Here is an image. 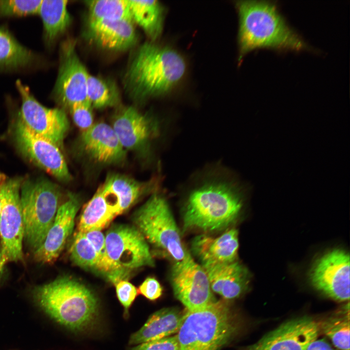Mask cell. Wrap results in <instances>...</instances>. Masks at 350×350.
I'll return each instance as SVG.
<instances>
[{
    "label": "cell",
    "instance_id": "obj_20",
    "mask_svg": "<svg viewBox=\"0 0 350 350\" xmlns=\"http://www.w3.org/2000/svg\"><path fill=\"white\" fill-rule=\"evenodd\" d=\"M212 291L225 300L236 299L248 289L250 275L248 269L237 260L212 265H201Z\"/></svg>",
    "mask_w": 350,
    "mask_h": 350
},
{
    "label": "cell",
    "instance_id": "obj_40",
    "mask_svg": "<svg viewBox=\"0 0 350 350\" xmlns=\"http://www.w3.org/2000/svg\"><path fill=\"white\" fill-rule=\"evenodd\" d=\"M7 176L2 173H0V188L1 184L2 182L4 181V180L6 179Z\"/></svg>",
    "mask_w": 350,
    "mask_h": 350
},
{
    "label": "cell",
    "instance_id": "obj_26",
    "mask_svg": "<svg viewBox=\"0 0 350 350\" xmlns=\"http://www.w3.org/2000/svg\"><path fill=\"white\" fill-rule=\"evenodd\" d=\"M117 215L100 188L84 206L80 215L78 231L85 233L106 228Z\"/></svg>",
    "mask_w": 350,
    "mask_h": 350
},
{
    "label": "cell",
    "instance_id": "obj_36",
    "mask_svg": "<svg viewBox=\"0 0 350 350\" xmlns=\"http://www.w3.org/2000/svg\"><path fill=\"white\" fill-rule=\"evenodd\" d=\"M129 350H179L176 334L143 343Z\"/></svg>",
    "mask_w": 350,
    "mask_h": 350
},
{
    "label": "cell",
    "instance_id": "obj_21",
    "mask_svg": "<svg viewBox=\"0 0 350 350\" xmlns=\"http://www.w3.org/2000/svg\"><path fill=\"white\" fill-rule=\"evenodd\" d=\"M88 39L103 48L116 51L127 50L137 41L134 22L129 19L88 20Z\"/></svg>",
    "mask_w": 350,
    "mask_h": 350
},
{
    "label": "cell",
    "instance_id": "obj_5",
    "mask_svg": "<svg viewBox=\"0 0 350 350\" xmlns=\"http://www.w3.org/2000/svg\"><path fill=\"white\" fill-rule=\"evenodd\" d=\"M237 319L226 300L187 311L176 334L179 350H221L238 331Z\"/></svg>",
    "mask_w": 350,
    "mask_h": 350
},
{
    "label": "cell",
    "instance_id": "obj_34",
    "mask_svg": "<svg viewBox=\"0 0 350 350\" xmlns=\"http://www.w3.org/2000/svg\"><path fill=\"white\" fill-rule=\"evenodd\" d=\"M114 285L117 298L124 309V316L127 318L129 310L139 294L138 289L126 280H121Z\"/></svg>",
    "mask_w": 350,
    "mask_h": 350
},
{
    "label": "cell",
    "instance_id": "obj_25",
    "mask_svg": "<svg viewBox=\"0 0 350 350\" xmlns=\"http://www.w3.org/2000/svg\"><path fill=\"white\" fill-rule=\"evenodd\" d=\"M68 1L43 0L38 13L43 21L44 40L51 45L66 31L71 23L67 9Z\"/></svg>",
    "mask_w": 350,
    "mask_h": 350
},
{
    "label": "cell",
    "instance_id": "obj_2",
    "mask_svg": "<svg viewBox=\"0 0 350 350\" xmlns=\"http://www.w3.org/2000/svg\"><path fill=\"white\" fill-rule=\"evenodd\" d=\"M239 26V60L256 49L277 52L312 51L287 22L275 1L239 0L236 2Z\"/></svg>",
    "mask_w": 350,
    "mask_h": 350
},
{
    "label": "cell",
    "instance_id": "obj_17",
    "mask_svg": "<svg viewBox=\"0 0 350 350\" xmlns=\"http://www.w3.org/2000/svg\"><path fill=\"white\" fill-rule=\"evenodd\" d=\"M79 207L78 196L69 193L67 199L60 205L44 242L33 252L36 262L50 264L58 258L73 231Z\"/></svg>",
    "mask_w": 350,
    "mask_h": 350
},
{
    "label": "cell",
    "instance_id": "obj_33",
    "mask_svg": "<svg viewBox=\"0 0 350 350\" xmlns=\"http://www.w3.org/2000/svg\"><path fill=\"white\" fill-rule=\"evenodd\" d=\"M42 0H0V17L38 13Z\"/></svg>",
    "mask_w": 350,
    "mask_h": 350
},
{
    "label": "cell",
    "instance_id": "obj_12",
    "mask_svg": "<svg viewBox=\"0 0 350 350\" xmlns=\"http://www.w3.org/2000/svg\"><path fill=\"white\" fill-rule=\"evenodd\" d=\"M14 140L19 152L60 181L71 180V175L60 148L30 130L19 118L14 126Z\"/></svg>",
    "mask_w": 350,
    "mask_h": 350
},
{
    "label": "cell",
    "instance_id": "obj_4",
    "mask_svg": "<svg viewBox=\"0 0 350 350\" xmlns=\"http://www.w3.org/2000/svg\"><path fill=\"white\" fill-rule=\"evenodd\" d=\"M34 300L57 322L70 330L85 331L93 327L99 315L98 299L81 281L68 276L60 277L34 287Z\"/></svg>",
    "mask_w": 350,
    "mask_h": 350
},
{
    "label": "cell",
    "instance_id": "obj_30",
    "mask_svg": "<svg viewBox=\"0 0 350 350\" xmlns=\"http://www.w3.org/2000/svg\"><path fill=\"white\" fill-rule=\"evenodd\" d=\"M86 3L88 20H132L128 0H93Z\"/></svg>",
    "mask_w": 350,
    "mask_h": 350
},
{
    "label": "cell",
    "instance_id": "obj_11",
    "mask_svg": "<svg viewBox=\"0 0 350 350\" xmlns=\"http://www.w3.org/2000/svg\"><path fill=\"white\" fill-rule=\"evenodd\" d=\"M16 86L21 98L20 119L32 132L60 148L69 128L65 112L42 105L20 81H17Z\"/></svg>",
    "mask_w": 350,
    "mask_h": 350
},
{
    "label": "cell",
    "instance_id": "obj_13",
    "mask_svg": "<svg viewBox=\"0 0 350 350\" xmlns=\"http://www.w3.org/2000/svg\"><path fill=\"white\" fill-rule=\"evenodd\" d=\"M313 286L339 302L350 299V255L341 249L324 254L313 265L309 274Z\"/></svg>",
    "mask_w": 350,
    "mask_h": 350
},
{
    "label": "cell",
    "instance_id": "obj_18",
    "mask_svg": "<svg viewBox=\"0 0 350 350\" xmlns=\"http://www.w3.org/2000/svg\"><path fill=\"white\" fill-rule=\"evenodd\" d=\"M80 142L85 152L96 162L105 164H117L126 157L122 146L112 126L105 122L94 123L83 131Z\"/></svg>",
    "mask_w": 350,
    "mask_h": 350
},
{
    "label": "cell",
    "instance_id": "obj_24",
    "mask_svg": "<svg viewBox=\"0 0 350 350\" xmlns=\"http://www.w3.org/2000/svg\"><path fill=\"white\" fill-rule=\"evenodd\" d=\"M133 22L137 24L146 35L155 41L163 29L164 8L158 0H128Z\"/></svg>",
    "mask_w": 350,
    "mask_h": 350
},
{
    "label": "cell",
    "instance_id": "obj_19",
    "mask_svg": "<svg viewBox=\"0 0 350 350\" xmlns=\"http://www.w3.org/2000/svg\"><path fill=\"white\" fill-rule=\"evenodd\" d=\"M160 178L140 182L127 175L109 174L99 187L103 195L117 215L128 210L140 197L156 189Z\"/></svg>",
    "mask_w": 350,
    "mask_h": 350
},
{
    "label": "cell",
    "instance_id": "obj_8",
    "mask_svg": "<svg viewBox=\"0 0 350 350\" xmlns=\"http://www.w3.org/2000/svg\"><path fill=\"white\" fill-rule=\"evenodd\" d=\"M105 242L114 284L126 280L135 269L155 265L147 242L135 226L112 225L106 232Z\"/></svg>",
    "mask_w": 350,
    "mask_h": 350
},
{
    "label": "cell",
    "instance_id": "obj_1",
    "mask_svg": "<svg viewBox=\"0 0 350 350\" xmlns=\"http://www.w3.org/2000/svg\"><path fill=\"white\" fill-rule=\"evenodd\" d=\"M183 207V230L204 232L227 228L237 219L242 199L237 182L226 169L208 168L190 181Z\"/></svg>",
    "mask_w": 350,
    "mask_h": 350
},
{
    "label": "cell",
    "instance_id": "obj_31",
    "mask_svg": "<svg viewBox=\"0 0 350 350\" xmlns=\"http://www.w3.org/2000/svg\"><path fill=\"white\" fill-rule=\"evenodd\" d=\"M70 254L71 260L77 265L97 271L99 265L97 253L83 233L77 231L74 234Z\"/></svg>",
    "mask_w": 350,
    "mask_h": 350
},
{
    "label": "cell",
    "instance_id": "obj_10",
    "mask_svg": "<svg viewBox=\"0 0 350 350\" xmlns=\"http://www.w3.org/2000/svg\"><path fill=\"white\" fill-rule=\"evenodd\" d=\"M170 281L175 297L188 311L202 310L217 300L204 269L189 252L173 265Z\"/></svg>",
    "mask_w": 350,
    "mask_h": 350
},
{
    "label": "cell",
    "instance_id": "obj_3",
    "mask_svg": "<svg viewBox=\"0 0 350 350\" xmlns=\"http://www.w3.org/2000/svg\"><path fill=\"white\" fill-rule=\"evenodd\" d=\"M186 70L185 60L177 51L146 42L132 56L125 76V86L135 100L164 95L179 83Z\"/></svg>",
    "mask_w": 350,
    "mask_h": 350
},
{
    "label": "cell",
    "instance_id": "obj_7",
    "mask_svg": "<svg viewBox=\"0 0 350 350\" xmlns=\"http://www.w3.org/2000/svg\"><path fill=\"white\" fill-rule=\"evenodd\" d=\"M135 227L147 243L167 254L175 262L189 252L183 245L179 230L166 198L155 192L135 212Z\"/></svg>",
    "mask_w": 350,
    "mask_h": 350
},
{
    "label": "cell",
    "instance_id": "obj_27",
    "mask_svg": "<svg viewBox=\"0 0 350 350\" xmlns=\"http://www.w3.org/2000/svg\"><path fill=\"white\" fill-rule=\"evenodd\" d=\"M36 60L32 51L20 44L7 29L0 27V68H22Z\"/></svg>",
    "mask_w": 350,
    "mask_h": 350
},
{
    "label": "cell",
    "instance_id": "obj_6",
    "mask_svg": "<svg viewBox=\"0 0 350 350\" xmlns=\"http://www.w3.org/2000/svg\"><path fill=\"white\" fill-rule=\"evenodd\" d=\"M58 186L45 178L23 180L20 200L26 245L35 251L44 242L60 206Z\"/></svg>",
    "mask_w": 350,
    "mask_h": 350
},
{
    "label": "cell",
    "instance_id": "obj_23",
    "mask_svg": "<svg viewBox=\"0 0 350 350\" xmlns=\"http://www.w3.org/2000/svg\"><path fill=\"white\" fill-rule=\"evenodd\" d=\"M186 312L175 307L164 308L155 312L139 330L131 335L129 345H139L176 334Z\"/></svg>",
    "mask_w": 350,
    "mask_h": 350
},
{
    "label": "cell",
    "instance_id": "obj_15",
    "mask_svg": "<svg viewBox=\"0 0 350 350\" xmlns=\"http://www.w3.org/2000/svg\"><path fill=\"white\" fill-rule=\"evenodd\" d=\"M126 150L145 153L159 135L160 125L155 117L129 106L117 113L112 126Z\"/></svg>",
    "mask_w": 350,
    "mask_h": 350
},
{
    "label": "cell",
    "instance_id": "obj_16",
    "mask_svg": "<svg viewBox=\"0 0 350 350\" xmlns=\"http://www.w3.org/2000/svg\"><path fill=\"white\" fill-rule=\"evenodd\" d=\"M319 332L311 317H298L282 323L246 350H307Z\"/></svg>",
    "mask_w": 350,
    "mask_h": 350
},
{
    "label": "cell",
    "instance_id": "obj_22",
    "mask_svg": "<svg viewBox=\"0 0 350 350\" xmlns=\"http://www.w3.org/2000/svg\"><path fill=\"white\" fill-rule=\"evenodd\" d=\"M238 247V233L234 228L226 230L216 238L200 234L191 242L192 251L202 266L237 261Z\"/></svg>",
    "mask_w": 350,
    "mask_h": 350
},
{
    "label": "cell",
    "instance_id": "obj_35",
    "mask_svg": "<svg viewBox=\"0 0 350 350\" xmlns=\"http://www.w3.org/2000/svg\"><path fill=\"white\" fill-rule=\"evenodd\" d=\"M91 109L88 102L75 104L70 107L74 123L83 131L88 129L94 124Z\"/></svg>",
    "mask_w": 350,
    "mask_h": 350
},
{
    "label": "cell",
    "instance_id": "obj_28",
    "mask_svg": "<svg viewBox=\"0 0 350 350\" xmlns=\"http://www.w3.org/2000/svg\"><path fill=\"white\" fill-rule=\"evenodd\" d=\"M319 331L339 350H350V317L349 301L318 323Z\"/></svg>",
    "mask_w": 350,
    "mask_h": 350
},
{
    "label": "cell",
    "instance_id": "obj_32",
    "mask_svg": "<svg viewBox=\"0 0 350 350\" xmlns=\"http://www.w3.org/2000/svg\"><path fill=\"white\" fill-rule=\"evenodd\" d=\"M93 245L98 257L97 272H100L111 282L113 271L107 254L105 236L101 230H92L83 233Z\"/></svg>",
    "mask_w": 350,
    "mask_h": 350
},
{
    "label": "cell",
    "instance_id": "obj_38",
    "mask_svg": "<svg viewBox=\"0 0 350 350\" xmlns=\"http://www.w3.org/2000/svg\"><path fill=\"white\" fill-rule=\"evenodd\" d=\"M307 350H334V349L325 339H317L310 344Z\"/></svg>",
    "mask_w": 350,
    "mask_h": 350
},
{
    "label": "cell",
    "instance_id": "obj_37",
    "mask_svg": "<svg viewBox=\"0 0 350 350\" xmlns=\"http://www.w3.org/2000/svg\"><path fill=\"white\" fill-rule=\"evenodd\" d=\"M139 293L147 299L155 300L162 295L163 288L159 282L155 278L149 277L146 278L140 285Z\"/></svg>",
    "mask_w": 350,
    "mask_h": 350
},
{
    "label": "cell",
    "instance_id": "obj_14",
    "mask_svg": "<svg viewBox=\"0 0 350 350\" xmlns=\"http://www.w3.org/2000/svg\"><path fill=\"white\" fill-rule=\"evenodd\" d=\"M60 51V63L54 94L60 103L70 108L74 104L88 102L89 74L77 54L73 41L64 42Z\"/></svg>",
    "mask_w": 350,
    "mask_h": 350
},
{
    "label": "cell",
    "instance_id": "obj_29",
    "mask_svg": "<svg viewBox=\"0 0 350 350\" xmlns=\"http://www.w3.org/2000/svg\"><path fill=\"white\" fill-rule=\"evenodd\" d=\"M87 101L91 106L103 109L118 104L120 95L111 82L89 74L87 88Z\"/></svg>",
    "mask_w": 350,
    "mask_h": 350
},
{
    "label": "cell",
    "instance_id": "obj_39",
    "mask_svg": "<svg viewBox=\"0 0 350 350\" xmlns=\"http://www.w3.org/2000/svg\"><path fill=\"white\" fill-rule=\"evenodd\" d=\"M5 264L6 263L4 262L2 258L1 247L0 244V278Z\"/></svg>",
    "mask_w": 350,
    "mask_h": 350
},
{
    "label": "cell",
    "instance_id": "obj_9",
    "mask_svg": "<svg viewBox=\"0 0 350 350\" xmlns=\"http://www.w3.org/2000/svg\"><path fill=\"white\" fill-rule=\"evenodd\" d=\"M23 180L7 177L0 188V244L6 264L23 260L24 225L20 200Z\"/></svg>",
    "mask_w": 350,
    "mask_h": 350
}]
</instances>
